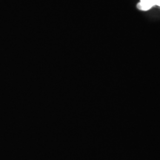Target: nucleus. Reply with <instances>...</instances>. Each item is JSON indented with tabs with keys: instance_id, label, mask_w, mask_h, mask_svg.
Instances as JSON below:
<instances>
[{
	"instance_id": "obj_1",
	"label": "nucleus",
	"mask_w": 160,
	"mask_h": 160,
	"mask_svg": "<svg viewBox=\"0 0 160 160\" xmlns=\"http://www.w3.org/2000/svg\"><path fill=\"white\" fill-rule=\"evenodd\" d=\"M154 5L160 7V0H140V2L137 5V8L141 11H148Z\"/></svg>"
}]
</instances>
